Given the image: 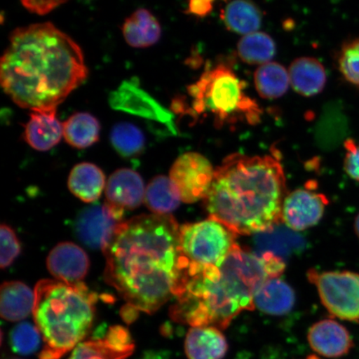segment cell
Here are the masks:
<instances>
[{
  "mask_svg": "<svg viewBox=\"0 0 359 359\" xmlns=\"http://www.w3.org/2000/svg\"><path fill=\"white\" fill-rule=\"evenodd\" d=\"M180 227L170 215H143L121 222L107 248L106 280L138 311L154 313L181 283Z\"/></svg>",
  "mask_w": 359,
  "mask_h": 359,
  "instance_id": "1",
  "label": "cell"
},
{
  "mask_svg": "<svg viewBox=\"0 0 359 359\" xmlns=\"http://www.w3.org/2000/svg\"><path fill=\"white\" fill-rule=\"evenodd\" d=\"M88 74L79 45L51 22L13 31L0 62L4 91L31 111L57 110Z\"/></svg>",
  "mask_w": 359,
  "mask_h": 359,
  "instance_id": "2",
  "label": "cell"
},
{
  "mask_svg": "<svg viewBox=\"0 0 359 359\" xmlns=\"http://www.w3.org/2000/svg\"><path fill=\"white\" fill-rule=\"evenodd\" d=\"M285 269L284 259L277 255L252 253L236 243L215 266L184 269L170 316L191 327L226 330L238 314L255 309V294Z\"/></svg>",
  "mask_w": 359,
  "mask_h": 359,
  "instance_id": "3",
  "label": "cell"
},
{
  "mask_svg": "<svg viewBox=\"0 0 359 359\" xmlns=\"http://www.w3.org/2000/svg\"><path fill=\"white\" fill-rule=\"evenodd\" d=\"M284 170L275 156L232 154L215 170L205 208L237 235L271 231L286 197Z\"/></svg>",
  "mask_w": 359,
  "mask_h": 359,
  "instance_id": "4",
  "label": "cell"
},
{
  "mask_svg": "<svg viewBox=\"0 0 359 359\" xmlns=\"http://www.w3.org/2000/svg\"><path fill=\"white\" fill-rule=\"evenodd\" d=\"M36 327L43 339L40 359H60L91 330L97 294L83 282L42 280L34 289Z\"/></svg>",
  "mask_w": 359,
  "mask_h": 359,
  "instance_id": "5",
  "label": "cell"
},
{
  "mask_svg": "<svg viewBox=\"0 0 359 359\" xmlns=\"http://www.w3.org/2000/svg\"><path fill=\"white\" fill-rule=\"evenodd\" d=\"M245 88V83L234 71L221 64L206 70L188 92L196 114L212 116L218 128L237 123L258 124L263 111Z\"/></svg>",
  "mask_w": 359,
  "mask_h": 359,
  "instance_id": "6",
  "label": "cell"
},
{
  "mask_svg": "<svg viewBox=\"0 0 359 359\" xmlns=\"http://www.w3.org/2000/svg\"><path fill=\"white\" fill-rule=\"evenodd\" d=\"M237 234L212 218L180 227V268L221 263L236 244Z\"/></svg>",
  "mask_w": 359,
  "mask_h": 359,
  "instance_id": "7",
  "label": "cell"
},
{
  "mask_svg": "<svg viewBox=\"0 0 359 359\" xmlns=\"http://www.w3.org/2000/svg\"><path fill=\"white\" fill-rule=\"evenodd\" d=\"M307 276L316 286L323 304L332 316L343 320L359 322V273L311 269Z\"/></svg>",
  "mask_w": 359,
  "mask_h": 359,
  "instance_id": "8",
  "label": "cell"
},
{
  "mask_svg": "<svg viewBox=\"0 0 359 359\" xmlns=\"http://www.w3.org/2000/svg\"><path fill=\"white\" fill-rule=\"evenodd\" d=\"M214 175L215 170L208 159L196 152H187L175 161L170 178L176 186L182 201L195 203L208 196Z\"/></svg>",
  "mask_w": 359,
  "mask_h": 359,
  "instance_id": "9",
  "label": "cell"
},
{
  "mask_svg": "<svg viewBox=\"0 0 359 359\" xmlns=\"http://www.w3.org/2000/svg\"><path fill=\"white\" fill-rule=\"evenodd\" d=\"M327 204V197L311 188L296 190L285 197L281 221L292 231L306 230L320 222Z\"/></svg>",
  "mask_w": 359,
  "mask_h": 359,
  "instance_id": "10",
  "label": "cell"
},
{
  "mask_svg": "<svg viewBox=\"0 0 359 359\" xmlns=\"http://www.w3.org/2000/svg\"><path fill=\"white\" fill-rule=\"evenodd\" d=\"M122 221L123 217L106 203L94 205L81 212L76 222V231L85 245L103 252Z\"/></svg>",
  "mask_w": 359,
  "mask_h": 359,
  "instance_id": "11",
  "label": "cell"
},
{
  "mask_svg": "<svg viewBox=\"0 0 359 359\" xmlns=\"http://www.w3.org/2000/svg\"><path fill=\"white\" fill-rule=\"evenodd\" d=\"M145 193L140 175L131 169H119L107 181L106 204L123 217L126 210H134L142 205Z\"/></svg>",
  "mask_w": 359,
  "mask_h": 359,
  "instance_id": "12",
  "label": "cell"
},
{
  "mask_svg": "<svg viewBox=\"0 0 359 359\" xmlns=\"http://www.w3.org/2000/svg\"><path fill=\"white\" fill-rule=\"evenodd\" d=\"M47 267L55 280L80 283L87 276L90 267L88 255L72 242H62L49 253Z\"/></svg>",
  "mask_w": 359,
  "mask_h": 359,
  "instance_id": "13",
  "label": "cell"
},
{
  "mask_svg": "<svg viewBox=\"0 0 359 359\" xmlns=\"http://www.w3.org/2000/svg\"><path fill=\"white\" fill-rule=\"evenodd\" d=\"M308 341L314 352L329 358L346 355L353 347L346 327L334 320L316 323L308 332Z\"/></svg>",
  "mask_w": 359,
  "mask_h": 359,
  "instance_id": "14",
  "label": "cell"
},
{
  "mask_svg": "<svg viewBox=\"0 0 359 359\" xmlns=\"http://www.w3.org/2000/svg\"><path fill=\"white\" fill-rule=\"evenodd\" d=\"M25 139L39 151H47L64 137V123L57 118V110L31 111L25 127Z\"/></svg>",
  "mask_w": 359,
  "mask_h": 359,
  "instance_id": "15",
  "label": "cell"
},
{
  "mask_svg": "<svg viewBox=\"0 0 359 359\" xmlns=\"http://www.w3.org/2000/svg\"><path fill=\"white\" fill-rule=\"evenodd\" d=\"M229 344L217 327H191L186 337L185 353L188 359H223Z\"/></svg>",
  "mask_w": 359,
  "mask_h": 359,
  "instance_id": "16",
  "label": "cell"
},
{
  "mask_svg": "<svg viewBox=\"0 0 359 359\" xmlns=\"http://www.w3.org/2000/svg\"><path fill=\"white\" fill-rule=\"evenodd\" d=\"M133 351L123 335L109 331L104 338L80 343L69 359H127Z\"/></svg>",
  "mask_w": 359,
  "mask_h": 359,
  "instance_id": "17",
  "label": "cell"
},
{
  "mask_svg": "<svg viewBox=\"0 0 359 359\" xmlns=\"http://www.w3.org/2000/svg\"><path fill=\"white\" fill-rule=\"evenodd\" d=\"M290 84L300 95L316 96L325 87L327 74L324 65L316 58L304 57L292 62L289 69Z\"/></svg>",
  "mask_w": 359,
  "mask_h": 359,
  "instance_id": "18",
  "label": "cell"
},
{
  "mask_svg": "<svg viewBox=\"0 0 359 359\" xmlns=\"http://www.w3.org/2000/svg\"><path fill=\"white\" fill-rule=\"evenodd\" d=\"M34 291L20 281L4 282L0 290V312L4 320L16 322L33 313Z\"/></svg>",
  "mask_w": 359,
  "mask_h": 359,
  "instance_id": "19",
  "label": "cell"
},
{
  "mask_svg": "<svg viewBox=\"0 0 359 359\" xmlns=\"http://www.w3.org/2000/svg\"><path fill=\"white\" fill-rule=\"evenodd\" d=\"M295 294L286 282L273 278L267 280L254 296L255 308L271 316H284L293 309Z\"/></svg>",
  "mask_w": 359,
  "mask_h": 359,
  "instance_id": "20",
  "label": "cell"
},
{
  "mask_svg": "<svg viewBox=\"0 0 359 359\" xmlns=\"http://www.w3.org/2000/svg\"><path fill=\"white\" fill-rule=\"evenodd\" d=\"M123 37L130 46L144 48L159 41L161 27L156 18L146 8H139L125 20Z\"/></svg>",
  "mask_w": 359,
  "mask_h": 359,
  "instance_id": "21",
  "label": "cell"
},
{
  "mask_svg": "<svg viewBox=\"0 0 359 359\" xmlns=\"http://www.w3.org/2000/svg\"><path fill=\"white\" fill-rule=\"evenodd\" d=\"M106 178L96 165L80 163L71 170L69 177V190L79 199L87 203L97 201L105 187Z\"/></svg>",
  "mask_w": 359,
  "mask_h": 359,
  "instance_id": "22",
  "label": "cell"
},
{
  "mask_svg": "<svg viewBox=\"0 0 359 359\" xmlns=\"http://www.w3.org/2000/svg\"><path fill=\"white\" fill-rule=\"evenodd\" d=\"M222 18L229 30L239 34L257 32L262 24V13L250 0L231 2L224 8Z\"/></svg>",
  "mask_w": 359,
  "mask_h": 359,
  "instance_id": "23",
  "label": "cell"
},
{
  "mask_svg": "<svg viewBox=\"0 0 359 359\" xmlns=\"http://www.w3.org/2000/svg\"><path fill=\"white\" fill-rule=\"evenodd\" d=\"M64 123V137L71 147L84 149L100 140L101 126L88 112H77Z\"/></svg>",
  "mask_w": 359,
  "mask_h": 359,
  "instance_id": "24",
  "label": "cell"
},
{
  "mask_svg": "<svg viewBox=\"0 0 359 359\" xmlns=\"http://www.w3.org/2000/svg\"><path fill=\"white\" fill-rule=\"evenodd\" d=\"M182 198L170 177L157 176L148 184L146 205L156 215H170L178 208Z\"/></svg>",
  "mask_w": 359,
  "mask_h": 359,
  "instance_id": "25",
  "label": "cell"
},
{
  "mask_svg": "<svg viewBox=\"0 0 359 359\" xmlns=\"http://www.w3.org/2000/svg\"><path fill=\"white\" fill-rule=\"evenodd\" d=\"M255 84L260 97L276 100L288 91L290 84L289 71L278 62H267L255 71Z\"/></svg>",
  "mask_w": 359,
  "mask_h": 359,
  "instance_id": "26",
  "label": "cell"
},
{
  "mask_svg": "<svg viewBox=\"0 0 359 359\" xmlns=\"http://www.w3.org/2000/svg\"><path fill=\"white\" fill-rule=\"evenodd\" d=\"M241 60L248 65H266L276 53L273 39L266 33L255 32L245 35L237 46Z\"/></svg>",
  "mask_w": 359,
  "mask_h": 359,
  "instance_id": "27",
  "label": "cell"
},
{
  "mask_svg": "<svg viewBox=\"0 0 359 359\" xmlns=\"http://www.w3.org/2000/svg\"><path fill=\"white\" fill-rule=\"evenodd\" d=\"M110 139L114 149L121 156L132 157L141 154L145 147V137L137 126L119 123L112 128Z\"/></svg>",
  "mask_w": 359,
  "mask_h": 359,
  "instance_id": "28",
  "label": "cell"
},
{
  "mask_svg": "<svg viewBox=\"0 0 359 359\" xmlns=\"http://www.w3.org/2000/svg\"><path fill=\"white\" fill-rule=\"evenodd\" d=\"M276 226L271 231L258 236L257 243L259 250V254L271 253L283 259V257L291 254L292 251L302 247V238L293 234V232L276 230Z\"/></svg>",
  "mask_w": 359,
  "mask_h": 359,
  "instance_id": "29",
  "label": "cell"
},
{
  "mask_svg": "<svg viewBox=\"0 0 359 359\" xmlns=\"http://www.w3.org/2000/svg\"><path fill=\"white\" fill-rule=\"evenodd\" d=\"M41 334L38 327L28 322H22L11 332L10 341L13 351L21 355H30L37 352L41 344Z\"/></svg>",
  "mask_w": 359,
  "mask_h": 359,
  "instance_id": "30",
  "label": "cell"
},
{
  "mask_svg": "<svg viewBox=\"0 0 359 359\" xmlns=\"http://www.w3.org/2000/svg\"><path fill=\"white\" fill-rule=\"evenodd\" d=\"M339 69L348 83L359 87V39L345 43L339 52Z\"/></svg>",
  "mask_w": 359,
  "mask_h": 359,
  "instance_id": "31",
  "label": "cell"
},
{
  "mask_svg": "<svg viewBox=\"0 0 359 359\" xmlns=\"http://www.w3.org/2000/svg\"><path fill=\"white\" fill-rule=\"evenodd\" d=\"M1 237V257L0 266L2 269L11 266L21 252V245L15 231L7 224H2L0 230Z\"/></svg>",
  "mask_w": 359,
  "mask_h": 359,
  "instance_id": "32",
  "label": "cell"
},
{
  "mask_svg": "<svg viewBox=\"0 0 359 359\" xmlns=\"http://www.w3.org/2000/svg\"><path fill=\"white\" fill-rule=\"evenodd\" d=\"M345 157L344 167L350 178L359 182V143L347 139L344 142Z\"/></svg>",
  "mask_w": 359,
  "mask_h": 359,
  "instance_id": "33",
  "label": "cell"
},
{
  "mask_svg": "<svg viewBox=\"0 0 359 359\" xmlns=\"http://www.w3.org/2000/svg\"><path fill=\"white\" fill-rule=\"evenodd\" d=\"M22 6L31 13L39 15H47L67 0H20Z\"/></svg>",
  "mask_w": 359,
  "mask_h": 359,
  "instance_id": "34",
  "label": "cell"
},
{
  "mask_svg": "<svg viewBox=\"0 0 359 359\" xmlns=\"http://www.w3.org/2000/svg\"><path fill=\"white\" fill-rule=\"evenodd\" d=\"M214 0H190L189 12L197 17H205L213 10Z\"/></svg>",
  "mask_w": 359,
  "mask_h": 359,
  "instance_id": "35",
  "label": "cell"
},
{
  "mask_svg": "<svg viewBox=\"0 0 359 359\" xmlns=\"http://www.w3.org/2000/svg\"><path fill=\"white\" fill-rule=\"evenodd\" d=\"M127 307H124L121 311V314H122V317L123 320L128 323V324H131L135 320H137L138 316V311L137 309L130 306V305H126Z\"/></svg>",
  "mask_w": 359,
  "mask_h": 359,
  "instance_id": "36",
  "label": "cell"
},
{
  "mask_svg": "<svg viewBox=\"0 0 359 359\" xmlns=\"http://www.w3.org/2000/svg\"><path fill=\"white\" fill-rule=\"evenodd\" d=\"M354 231H355L359 239V213L355 218V221H354Z\"/></svg>",
  "mask_w": 359,
  "mask_h": 359,
  "instance_id": "37",
  "label": "cell"
},
{
  "mask_svg": "<svg viewBox=\"0 0 359 359\" xmlns=\"http://www.w3.org/2000/svg\"><path fill=\"white\" fill-rule=\"evenodd\" d=\"M308 359H318V358L316 356H311V358H309Z\"/></svg>",
  "mask_w": 359,
  "mask_h": 359,
  "instance_id": "38",
  "label": "cell"
}]
</instances>
